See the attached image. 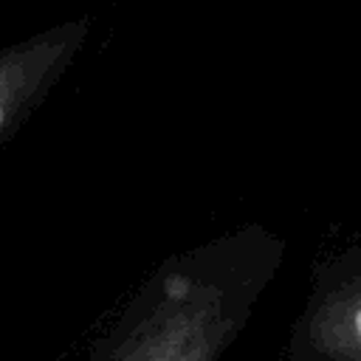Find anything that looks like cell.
Returning a JSON list of instances; mask_svg holds the SVG:
<instances>
[{"instance_id": "1", "label": "cell", "mask_w": 361, "mask_h": 361, "mask_svg": "<svg viewBox=\"0 0 361 361\" xmlns=\"http://www.w3.org/2000/svg\"><path fill=\"white\" fill-rule=\"evenodd\" d=\"M285 262V240L248 223L164 259L85 361H217Z\"/></svg>"}, {"instance_id": "2", "label": "cell", "mask_w": 361, "mask_h": 361, "mask_svg": "<svg viewBox=\"0 0 361 361\" xmlns=\"http://www.w3.org/2000/svg\"><path fill=\"white\" fill-rule=\"evenodd\" d=\"M285 361H361V245L313 268Z\"/></svg>"}, {"instance_id": "3", "label": "cell", "mask_w": 361, "mask_h": 361, "mask_svg": "<svg viewBox=\"0 0 361 361\" xmlns=\"http://www.w3.org/2000/svg\"><path fill=\"white\" fill-rule=\"evenodd\" d=\"M87 20H65L0 48V147L39 107L87 42Z\"/></svg>"}]
</instances>
